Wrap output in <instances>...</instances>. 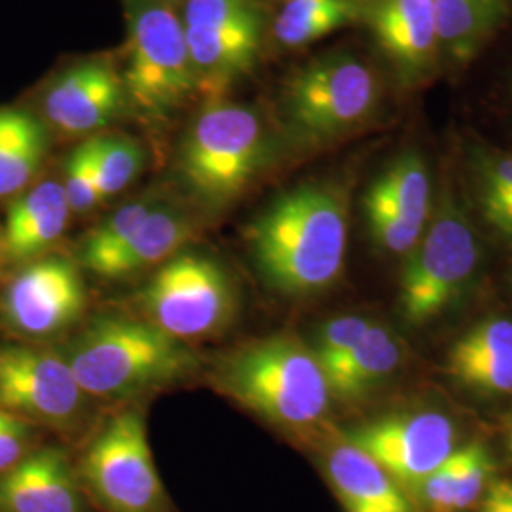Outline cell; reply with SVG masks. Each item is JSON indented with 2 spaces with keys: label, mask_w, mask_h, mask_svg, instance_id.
<instances>
[{
  "label": "cell",
  "mask_w": 512,
  "mask_h": 512,
  "mask_svg": "<svg viewBox=\"0 0 512 512\" xmlns=\"http://www.w3.org/2000/svg\"><path fill=\"white\" fill-rule=\"evenodd\" d=\"M382 103V86L363 59L319 57L285 80L281 109L298 143L323 145L368 122Z\"/></svg>",
  "instance_id": "obj_5"
},
{
  "label": "cell",
  "mask_w": 512,
  "mask_h": 512,
  "mask_svg": "<svg viewBox=\"0 0 512 512\" xmlns=\"http://www.w3.org/2000/svg\"><path fill=\"white\" fill-rule=\"evenodd\" d=\"M71 213L59 181L48 179L31 186L8 209L2 253L21 264L48 255L50 247L63 236Z\"/></svg>",
  "instance_id": "obj_18"
},
{
  "label": "cell",
  "mask_w": 512,
  "mask_h": 512,
  "mask_svg": "<svg viewBox=\"0 0 512 512\" xmlns=\"http://www.w3.org/2000/svg\"><path fill=\"white\" fill-rule=\"evenodd\" d=\"M86 306L88 291L78 264L48 253L12 277L0 296V317L19 336L44 340L73 329Z\"/></svg>",
  "instance_id": "obj_10"
},
{
  "label": "cell",
  "mask_w": 512,
  "mask_h": 512,
  "mask_svg": "<svg viewBox=\"0 0 512 512\" xmlns=\"http://www.w3.org/2000/svg\"><path fill=\"white\" fill-rule=\"evenodd\" d=\"M76 465L61 448H37L0 473V512H93Z\"/></svg>",
  "instance_id": "obj_17"
},
{
  "label": "cell",
  "mask_w": 512,
  "mask_h": 512,
  "mask_svg": "<svg viewBox=\"0 0 512 512\" xmlns=\"http://www.w3.org/2000/svg\"><path fill=\"white\" fill-rule=\"evenodd\" d=\"M48 154V133L25 110L0 109V198L18 196L37 177Z\"/></svg>",
  "instance_id": "obj_23"
},
{
  "label": "cell",
  "mask_w": 512,
  "mask_h": 512,
  "mask_svg": "<svg viewBox=\"0 0 512 512\" xmlns=\"http://www.w3.org/2000/svg\"><path fill=\"white\" fill-rule=\"evenodd\" d=\"M33 442L31 421L0 408V473H6L25 458Z\"/></svg>",
  "instance_id": "obj_32"
},
{
  "label": "cell",
  "mask_w": 512,
  "mask_h": 512,
  "mask_svg": "<svg viewBox=\"0 0 512 512\" xmlns=\"http://www.w3.org/2000/svg\"><path fill=\"white\" fill-rule=\"evenodd\" d=\"M446 368L476 393H512V321L495 317L465 332L450 348Z\"/></svg>",
  "instance_id": "obj_19"
},
{
  "label": "cell",
  "mask_w": 512,
  "mask_h": 512,
  "mask_svg": "<svg viewBox=\"0 0 512 512\" xmlns=\"http://www.w3.org/2000/svg\"><path fill=\"white\" fill-rule=\"evenodd\" d=\"M482 512H512V482H492L484 497Z\"/></svg>",
  "instance_id": "obj_33"
},
{
  "label": "cell",
  "mask_w": 512,
  "mask_h": 512,
  "mask_svg": "<svg viewBox=\"0 0 512 512\" xmlns=\"http://www.w3.org/2000/svg\"><path fill=\"white\" fill-rule=\"evenodd\" d=\"M476 183L484 219L501 236L512 239V156H480Z\"/></svg>",
  "instance_id": "obj_28"
},
{
  "label": "cell",
  "mask_w": 512,
  "mask_h": 512,
  "mask_svg": "<svg viewBox=\"0 0 512 512\" xmlns=\"http://www.w3.org/2000/svg\"><path fill=\"white\" fill-rule=\"evenodd\" d=\"M158 203L152 198H143L137 202L122 205L109 219L95 226L92 232L82 239L80 262L86 270L97 274L105 262H109L133 236V232L143 224L150 211Z\"/></svg>",
  "instance_id": "obj_26"
},
{
  "label": "cell",
  "mask_w": 512,
  "mask_h": 512,
  "mask_svg": "<svg viewBox=\"0 0 512 512\" xmlns=\"http://www.w3.org/2000/svg\"><path fill=\"white\" fill-rule=\"evenodd\" d=\"M196 226L184 213L156 205L143 224L133 232L128 243L101 266L95 275L103 279H126L150 268L162 266L165 260L181 253L184 245L194 238Z\"/></svg>",
  "instance_id": "obj_22"
},
{
  "label": "cell",
  "mask_w": 512,
  "mask_h": 512,
  "mask_svg": "<svg viewBox=\"0 0 512 512\" xmlns=\"http://www.w3.org/2000/svg\"><path fill=\"white\" fill-rule=\"evenodd\" d=\"M366 0H287L274 21V38L285 48H302L363 21Z\"/></svg>",
  "instance_id": "obj_25"
},
{
  "label": "cell",
  "mask_w": 512,
  "mask_h": 512,
  "mask_svg": "<svg viewBox=\"0 0 512 512\" xmlns=\"http://www.w3.org/2000/svg\"><path fill=\"white\" fill-rule=\"evenodd\" d=\"M349 207L344 188L304 183L279 194L249 228L247 241L262 279L279 294L311 296L344 270Z\"/></svg>",
  "instance_id": "obj_1"
},
{
  "label": "cell",
  "mask_w": 512,
  "mask_h": 512,
  "mask_svg": "<svg viewBox=\"0 0 512 512\" xmlns=\"http://www.w3.org/2000/svg\"><path fill=\"white\" fill-rule=\"evenodd\" d=\"M442 61L465 67L511 18L512 0H433Z\"/></svg>",
  "instance_id": "obj_21"
},
{
  "label": "cell",
  "mask_w": 512,
  "mask_h": 512,
  "mask_svg": "<svg viewBox=\"0 0 512 512\" xmlns=\"http://www.w3.org/2000/svg\"><path fill=\"white\" fill-rule=\"evenodd\" d=\"M270 158V139L255 110L209 103L184 135L179 171L190 192L211 207L241 198Z\"/></svg>",
  "instance_id": "obj_4"
},
{
  "label": "cell",
  "mask_w": 512,
  "mask_h": 512,
  "mask_svg": "<svg viewBox=\"0 0 512 512\" xmlns=\"http://www.w3.org/2000/svg\"><path fill=\"white\" fill-rule=\"evenodd\" d=\"M363 209L374 243L408 255L431 215V177L423 156L414 150L397 156L366 190Z\"/></svg>",
  "instance_id": "obj_13"
},
{
  "label": "cell",
  "mask_w": 512,
  "mask_h": 512,
  "mask_svg": "<svg viewBox=\"0 0 512 512\" xmlns=\"http://www.w3.org/2000/svg\"><path fill=\"white\" fill-rule=\"evenodd\" d=\"M86 397L63 355L35 346L0 348V408L27 421L71 425Z\"/></svg>",
  "instance_id": "obj_11"
},
{
  "label": "cell",
  "mask_w": 512,
  "mask_h": 512,
  "mask_svg": "<svg viewBox=\"0 0 512 512\" xmlns=\"http://www.w3.org/2000/svg\"><path fill=\"white\" fill-rule=\"evenodd\" d=\"M363 23L404 90L420 88L439 71L442 55L433 0H366Z\"/></svg>",
  "instance_id": "obj_15"
},
{
  "label": "cell",
  "mask_w": 512,
  "mask_h": 512,
  "mask_svg": "<svg viewBox=\"0 0 512 512\" xmlns=\"http://www.w3.org/2000/svg\"><path fill=\"white\" fill-rule=\"evenodd\" d=\"M126 107L122 76L101 61L82 63L61 74L42 99L46 120L67 135H90L105 129Z\"/></svg>",
  "instance_id": "obj_16"
},
{
  "label": "cell",
  "mask_w": 512,
  "mask_h": 512,
  "mask_svg": "<svg viewBox=\"0 0 512 512\" xmlns=\"http://www.w3.org/2000/svg\"><path fill=\"white\" fill-rule=\"evenodd\" d=\"M95 186L101 202L120 194L143 171V148L126 137H92Z\"/></svg>",
  "instance_id": "obj_27"
},
{
  "label": "cell",
  "mask_w": 512,
  "mask_h": 512,
  "mask_svg": "<svg viewBox=\"0 0 512 512\" xmlns=\"http://www.w3.org/2000/svg\"><path fill=\"white\" fill-rule=\"evenodd\" d=\"M99 512H175L156 469L147 421L137 408L114 414L74 461Z\"/></svg>",
  "instance_id": "obj_7"
},
{
  "label": "cell",
  "mask_w": 512,
  "mask_h": 512,
  "mask_svg": "<svg viewBox=\"0 0 512 512\" xmlns=\"http://www.w3.org/2000/svg\"><path fill=\"white\" fill-rule=\"evenodd\" d=\"M220 391L262 420L306 429L325 418L330 387L315 353L291 334L247 342L215 368Z\"/></svg>",
  "instance_id": "obj_3"
},
{
  "label": "cell",
  "mask_w": 512,
  "mask_h": 512,
  "mask_svg": "<svg viewBox=\"0 0 512 512\" xmlns=\"http://www.w3.org/2000/svg\"><path fill=\"white\" fill-rule=\"evenodd\" d=\"M509 450H511V454H512V423H511V429H509Z\"/></svg>",
  "instance_id": "obj_34"
},
{
  "label": "cell",
  "mask_w": 512,
  "mask_h": 512,
  "mask_svg": "<svg viewBox=\"0 0 512 512\" xmlns=\"http://www.w3.org/2000/svg\"><path fill=\"white\" fill-rule=\"evenodd\" d=\"M478 243L456 198L446 192L437 217L408 253L401 275V313L423 325L446 310L475 274Z\"/></svg>",
  "instance_id": "obj_9"
},
{
  "label": "cell",
  "mask_w": 512,
  "mask_h": 512,
  "mask_svg": "<svg viewBox=\"0 0 512 512\" xmlns=\"http://www.w3.org/2000/svg\"><path fill=\"white\" fill-rule=\"evenodd\" d=\"M463 458H465L463 448L454 450L446 461H442L431 475L425 476L420 486L416 488L420 492L421 499L435 511L454 512V499L458 492Z\"/></svg>",
  "instance_id": "obj_31"
},
{
  "label": "cell",
  "mask_w": 512,
  "mask_h": 512,
  "mask_svg": "<svg viewBox=\"0 0 512 512\" xmlns=\"http://www.w3.org/2000/svg\"><path fill=\"white\" fill-rule=\"evenodd\" d=\"M63 190L71 211L76 215L90 213L97 203H101L95 175H93L92 143L90 139L74 148L65 160Z\"/></svg>",
  "instance_id": "obj_30"
},
{
  "label": "cell",
  "mask_w": 512,
  "mask_h": 512,
  "mask_svg": "<svg viewBox=\"0 0 512 512\" xmlns=\"http://www.w3.org/2000/svg\"><path fill=\"white\" fill-rule=\"evenodd\" d=\"M198 92L213 95L253 71L262 46V12L255 2L183 21Z\"/></svg>",
  "instance_id": "obj_14"
},
{
  "label": "cell",
  "mask_w": 512,
  "mask_h": 512,
  "mask_svg": "<svg viewBox=\"0 0 512 512\" xmlns=\"http://www.w3.org/2000/svg\"><path fill=\"white\" fill-rule=\"evenodd\" d=\"M137 302L143 319L186 344L226 329L238 306L228 272L196 251H181L158 266Z\"/></svg>",
  "instance_id": "obj_8"
},
{
  "label": "cell",
  "mask_w": 512,
  "mask_h": 512,
  "mask_svg": "<svg viewBox=\"0 0 512 512\" xmlns=\"http://www.w3.org/2000/svg\"><path fill=\"white\" fill-rule=\"evenodd\" d=\"M370 325L372 323L361 315H340L330 319L319 329L311 351L323 368L325 378L332 368L340 365L355 349Z\"/></svg>",
  "instance_id": "obj_29"
},
{
  "label": "cell",
  "mask_w": 512,
  "mask_h": 512,
  "mask_svg": "<svg viewBox=\"0 0 512 512\" xmlns=\"http://www.w3.org/2000/svg\"><path fill=\"white\" fill-rule=\"evenodd\" d=\"M162 2H167V4H171V2H177V0H162Z\"/></svg>",
  "instance_id": "obj_36"
},
{
  "label": "cell",
  "mask_w": 512,
  "mask_h": 512,
  "mask_svg": "<svg viewBox=\"0 0 512 512\" xmlns=\"http://www.w3.org/2000/svg\"><path fill=\"white\" fill-rule=\"evenodd\" d=\"M88 397L131 399L183 382L200 357L147 319L101 315L90 321L63 355Z\"/></svg>",
  "instance_id": "obj_2"
},
{
  "label": "cell",
  "mask_w": 512,
  "mask_h": 512,
  "mask_svg": "<svg viewBox=\"0 0 512 512\" xmlns=\"http://www.w3.org/2000/svg\"><path fill=\"white\" fill-rule=\"evenodd\" d=\"M128 105L162 122L198 93L183 19L162 0H128V63L120 74Z\"/></svg>",
  "instance_id": "obj_6"
},
{
  "label": "cell",
  "mask_w": 512,
  "mask_h": 512,
  "mask_svg": "<svg viewBox=\"0 0 512 512\" xmlns=\"http://www.w3.org/2000/svg\"><path fill=\"white\" fill-rule=\"evenodd\" d=\"M325 471L346 512H412L401 486L349 440L325 454Z\"/></svg>",
  "instance_id": "obj_20"
},
{
  "label": "cell",
  "mask_w": 512,
  "mask_h": 512,
  "mask_svg": "<svg viewBox=\"0 0 512 512\" xmlns=\"http://www.w3.org/2000/svg\"><path fill=\"white\" fill-rule=\"evenodd\" d=\"M2 256H4V253H2V234H0V260H2Z\"/></svg>",
  "instance_id": "obj_35"
},
{
  "label": "cell",
  "mask_w": 512,
  "mask_h": 512,
  "mask_svg": "<svg viewBox=\"0 0 512 512\" xmlns=\"http://www.w3.org/2000/svg\"><path fill=\"white\" fill-rule=\"evenodd\" d=\"M349 442L374 459L399 486L418 488L454 452L456 427L439 412H416L370 421Z\"/></svg>",
  "instance_id": "obj_12"
},
{
  "label": "cell",
  "mask_w": 512,
  "mask_h": 512,
  "mask_svg": "<svg viewBox=\"0 0 512 512\" xmlns=\"http://www.w3.org/2000/svg\"><path fill=\"white\" fill-rule=\"evenodd\" d=\"M401 363V346L389 330L370 325L348 357L327 374L330 395L342 401L365 399Z\"/></svg>",
  "instance_id": "obj_24"
}]
</instances>
